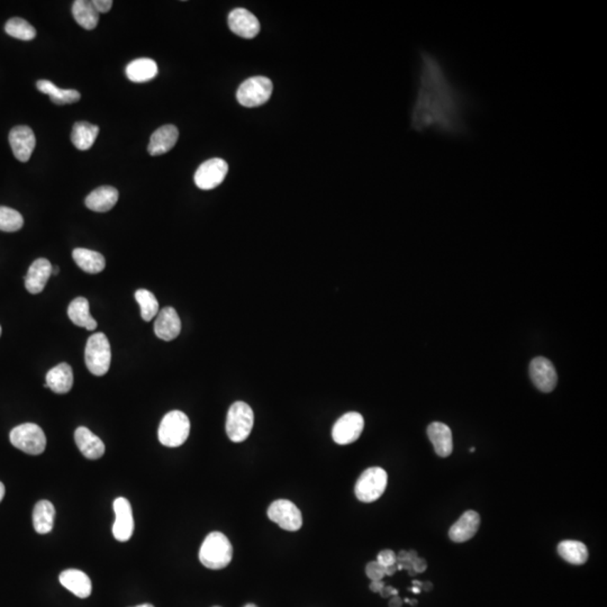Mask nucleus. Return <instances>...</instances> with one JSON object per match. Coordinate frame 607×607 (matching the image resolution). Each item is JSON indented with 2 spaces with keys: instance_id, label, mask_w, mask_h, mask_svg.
I'll list each match as a JSON object with an SVG mask.
<instances>
[{
  "instance_id": "nucleus-19",
  "label": "nucleus",
  "mask_w": 607,
  "mask_h": 607,
  "mask_svg": "<svg viewBox=\"0 0 607 607\" xmlns=\"http://www.w3.org/2000/svg\"><path fill=\"white\" fill-rule=\"evenodd\" d=\"M75 444L87 459L97 460L105 453V444L92 431L80 426L75 432Z\"/></svg>"
},
{
  "instance_id": "nucleus-20",
  "label": "nucleus",
  "mask_w": 607,
  "mask_h": 607,
  "mask_svg": "<svg viewBox=\"0 0 607 607\" xmlns=\"http://www.w3.org/2000/svg\"><path fill=\"white\" fill-rule=\"evenodd\" d=\"M61 585L79 598H87L92 594V581L84 571L68 569L61 572L59 577Z\"/></svg>"
},
{
  "instance_id": "nucleus-45",
  "label": "nucleus",
  "mask_w": 607,
  "mask_h": 607,
  "mask_svg": "<svg viewBox=\"0 0 607 607\" xmlns=\"http://www.w3.org/2000/svg\"><path fill=\"white\" fill-rule=\"evenodd\" d=\"M5 486H4L3 483L0 481V502L4 500V498H5Z\"/></svg>"
},
{
  "instance_id": "nucleus-35",
  "label": "nucleus",
  "mask_w": 607,
  "mask_h": 607,
  "mask_svg": "<svg viewBox=\"0 0 607 607\" xmlns=\"http://www.w3.org/2000/svg\"><path fill=\"white\" fill-rule=\"evenodd\" d=\"M24 225V218L21 213L9 208L0 206V231L17 232Z\"/></svg>"
},
{
  "instance_id": "nucleus-47",
  "label": "nucleus",
  "mask_w": 607,
  "mask_h": 607,
  "mask_svg": "<svg viewBox=\"0 0 607 607\" xmlns=\"http://www.w3.org/2000/svg\"><path fill=\"white\" fill-rule=\"evenodd\" d=\"M411 591H413V593H415V594H419V593H421V589H419V587H415V586H413V587H412Z\"/></svg>"
},
{
  "instance_id": "nucleus-4",
  "label": "nucleus",
  "mask_w": 607,
  "mask_h": 607,
  "mask_svg": "<svg viewBox=\"0 0 607 607\" xmlns=\"http://www.w3.org/2000/svg\"><path fill=\"white\" fill-rule=\"evenodd\" d=\"M112 350L104 333H95L87 341L85 361L87 368L95 376H104L109 370Z\"/></svg>"
},
{
  "instance_id": "nucleus-30",
  "label": "nucleus",
  "mask_w": 607,
  "mask_h": 607,
  "mask_svg": "<svg viewBox=\"0 0 607 607\" xmlns=\"http://www.w3.org/2000/svg\"><path fill=\"white\" fill-rule=\"evenodd\" d=\"M38 90L43 94L48 95L52 102L57 105H67V104H73L80 100V92L73 89H60L55 85L52 84L49 80L38 81Z\"/></svg>"
},
{
  "instance_id": "nucleus-14",
  "label": "nucleus",
  "mask_w": 607,
  "mask_h": 607,
  "mask_svg": "<svg viewBox=\"0 0 607 607\" xmlns=\"http://www.w3.org/2000/svg\"><path fill=\"white\" fill-rule=\"evenodd\" d=\"M9 143L15 158L18 161L27 162L36 149V135L28 127H14L9 133Z\"/></svg>"
},
{
  "instance_id": "nucleus-13",
  "label": "nucleus",
  "mask_w": 607,
  "mask_h": 607,
  "mask_svg": "<svg viewBox=\"0 0 607 607\" xmlns=\"http://www.w3.org/2000/svg\"><path fill=\"white\" fill-rule=\"evenodd\" d=\"M530 377L537 390L542 392H551L556 388L558 375L550 360L543 357H537L530 363Z\"/></svg>"
},
{
  "instance_id": "nucleus-11",
  "label": "nucleus",
  "mask_w": 607,
  "mask_h": 607,
  "mask_svg": "<svg viewBox=\"0 0 607 607\" xmlns=\"http://www.w3.org/2000/svg\"><path fill=\"white\" fill-rule=\"evenodd\" d=\"M365 427V419L361 414L350 412L344 414L334 424L332 436L335 444L345 446L353 444L360 438Z\"/></svg>"
},
{
  "instance_id": "nucleus-2",
  "label": "nucleus",
  "mask_w": 607,
  "mask_h": 607,
  "mask_svg": "<svg viewBox=\"0 0 607 607\" xmlns=\"http://www.w3.org/2000/svg\"><path fill=\"white\" fill-rule=\"evenodd\" d=\"M233 558V548L225 535L212 532L207 535L199 550V560L208 569L227 567Z\"/></svg>"
},
{
  "instance_id": "nucleus-33",
  "label": "nucleus",
  "mask_w": 607,
  "mask_h": 607,
  "mask_svg": "<svg viewBox=\"0 0 607 607\" xmlns=\"http://www.w3.org/2000/svg\"><path fill=\"white\" fill-rule=\"evenodd\" d=\"M135 299L141 307V316L146 322H150L159 314V303L156 296L146 289L135 291Z\"/></svg>"
},
{
  "instance_id": "nucleus-39",
  "label": "nucleus",
  "mask_w": 607,
  "mask_h": 607,
  "mask_svg": "<svg viewBox=\"0 0 607 607\" xmlns=\"http://www.w3.org/2000/svg\"><path fill=\"white\" fill-rule=\"evenodd\" d=\"M396 557H397L398 564H402V562H413L419 556L417 551L412 550L401 551Z\"/></svg>"
},
{
  "instance_id": "nucleus-5",
  "label": "nucleus",
  "mask_w": 607,
  "mask_h": 607,
  "mask_svg": "<svg viewBox=\"0 0 607 607\" xmlns=\"http://www.w3.org/2000/svg\"><path fill=\"white\" fill-rule=\"evenodd\" d=\"M254 423L252 409L245 402H237L230 407L226 417V433L233 442H243L251 434Z\"/></svg>"
},
{
  "instance_id": "nucleus-18",
  "label": "nucleus",
  "mask_w": 607,
  "mask_h": 607,
  "mask_svg": "<svg viewBox=\"0 0 607 607\" xmlns=\"http://www.w3.org/2000/svg\"><path fill=\"white\" fill-rule=\"evenodd\" d=\"M480 525V516L475 510H467L452 525L449 537L453 542L462 543L475 537Z\"/></svg>"
},
{
  "instance_id": "nucleus-46",
  "label": "nucleus",
  "mask_w": 607,
  "mask_h": 607,
  "mask_svg": "<svg viewBox=\"0 0 607 607\" xmlns=\"http://www.w3.org/2000/svg\"><path fill=\"white\" fill-rule=\"evenodd\" d=\"M413 585H414V586H415V587H419V589H422V587H423V583H421V581H413Z\"/></svg>"
},
{
  "instance_id": "nucleus-6",
  "label": "nucleus",
  "mask_w": 607,
  "mask_h": 607,
  "mask_svg": "<svg viewBox=\"0 0 607 607\" xmlns=\"http://www.w3.org/2000/svg\"><path fill=\"white\" fill-rule=\"evenodd\" d=\"M9 438L11 444L25 453L38 456L45 450V434L43 430L34 423H25L14 427Z\"/></svg>"
},
{
  "instance_id": "nucleus-12",
  "label": "nucleus",
  "mask_w": 607,
  "mask_h": 607,
  "mask_svg": "<svg viewBox=\"0 0 607 607\" xmlns=\"http://www.w3.org/2000/svg\"><path fill=\"white\" fill-rule=\"evenodd\" d=\"M115 522L113 525V535L119 542H127L134 531L132 506L127 498H119L114 500Z\"/></svg>"
},
{
  "instance_id": "nucleus-10",
  "label": "nucleus",
  "mask_w": 607,
  "mask_h": 607,
  "mask_svg": "<svg viewBox=\"0 0 607 607\" xmlns=\"http://www.w3.org/2000/svg\"><path fill=\"white\" fill-rule=\"evenodd\" d=\"M227 172L229 166L223 159H210L199 166L195 173V183L199 189L210 190L223 183Z\"/></svg>"
},
{
  "instance_id": "nucleus-22",
  "label": "nucleus",
  "mask_w": 607,
  "mask_h": 607,
  "mask_svg": "<svg viewBox=\"0 0 607 607\" xmlns=\"http://www.w3.org/2000/svg\"><path fill=\"white\" fill-rule=\"evenodd\" d=\"M427 436L439 457H449L453 450V441H452L451 430L448 425L441 422H433L427 427Z\"/></svg>"
},
{
  "instance_id": "nucleus-42",
  "label": "nucleus",
  "mask_w": 607,
  "mask_h": 607,
  "mask_svg": "<svg viewBox=\"0 0 607 607\" xmlns=\"http://www.w3.org/2000/svg\"><path fill=\"white\" fill-rule=\"evenodd\" d=\"M385 586L386 585H385L382 581H372V583L370 584V589L374 591V593H380Z\"/></svg>"
},
{
  "instance_id": "nucleus-8",
  "label": "nucleus",
  "mask_w": 607,
  "mask_h": 607,
  "mask_svg": "<svg viewBox=\"0 0 607 607\" xmlns=\"http://www.w3.org/2000/svg\"><path fill=\"white\" fill-rule=\"evenodd\" d=\"M272 82L267 77H252L247 79L237 89V102L245 107H258L270 100Z\"/></svg>"
},
{
  "instance_id": "nucleus-48",
  "label": "nucleus",
  "mask_w": 607,
  "mask_h": 607,
  "mask_svg": "<svg viewBox=\"0 0 607 607\" xmlns=\"http://www.w3.org/2000/svg\"><path fill=\"white\" fill-rule=\"evenodd\" d=\"M59 272V269L57 267H52V274H57Z\"/></svg>"
},
{
  "instance_id": "nucleus-32",
  "label": "nucleus",
  "mask_w": 607,
  "mask_h": 607,
  "mask_svg": "<svg viewBox=\"0 0 607 607\" xmlns=\"http://www.w3.org/2000/svg\"><path fill=\"white\" fill-rule=\"evenodd\" d=\"M558 554L564 560L576 566H581L589 560V550L579 541H562L558 546Z\"/></svg>"
},
{
  "instance_id": "nucleus-36",
  "label": "nucleus",
  "mask_w": 607,
  "mask_h": 607,
  "mask_svg": "<svg viewBox=\"0 0 607 607\" xmlns=\"http://www.w3.org/2000/svg\"><path fill=\"white\" fill-rule=\"evenodd\" d=\"M365 574H367L368 578H370L372 581H382V578L386 576L384 566H382V564H378L377 562H371L367 564Z\"/></svg>"
},
{
  "instance_id": "nucleus-28",
  "label": "nucleus",
  "mask_w": 607,
  "mask_h": 607,
  "mask_svg": "<svg viewBox=\"0 0 607 607\" xmlns=\"http://www.w3.org/2000/svg\"><path fill=\"white\" fill-rule=\"evenodd\" d=\"M100 134V127L88 122H77L73 125L71 141L78 150L86 151L94 146L95 141Z\"/></svg>"
},
{
  "instance_id": "nucleus-49",
  "label": "nucleus",
  "mask_w": 607,
  "mask_h": 607,
  "mask_svg": "<svg viewBox=\"0 0 607 607\" xmlns=\"http://www.w3.org/2000/svg\"><path fill=\"white\" fill-rule=\"evenodd\" d=\"M134 607H154V605H151V604H142V605H137V606H134Z\"/></svg>"
},
{
  "instance_id": "nucleus-9",
  "label": "nucleus",
  "mask_w": 607,
  "mask_h": 607,
  "mask_svg": "<svg viewBox=\"0 0 607 607\" xmlns=\"http://www.w3.org/2000/svg\"><path fill=\"white\" fill-rule=\"evenodd\" d=\"M269 519L277 523L282 530L295 532L303 525L301 510L291 500H278L268 508Z\"/></svg>"
},
{
  "instance_id": "nucleus-52",
  "label": "nucleus",
  "mask_w": 607,
  "mask_h": 607,
  "mask_svg": "<svg viewBox=\"0 0 607 607\" xmlns=\"http://www.w3.org/2000/svg\"><path fill=\"white\" fill-rule=\"evenodd\" d=\"M215 607H220V606H215Z\"/></svg>"
},
{
  "instance_id": "nucleus-31",
  "label": "nucleus",
  "mask_w": 607,
  "mask_h": 607,
  "mask_svg": "<svg viewBox=\"0 0 607 607\" xmlns=\"http://www.w3.org/2000/svg\"><path fill=\"white\" fill-rule=\"evenodd\" d=\"M72 14L75 22L85 30H94L100 21V13L95 9L92 1L77 0L72 5Z\"/></svg>"
},
{
  "instance_id": "nucleus-41",
  "label": "nucleus",
  "mask_w": 607,
  "mask_h": 607,
  "mask_svg": "<svg viewBox=\"0 0 607 607\" xmlns=\"http://www.w3.org/2000/svg\"><path fill=\"white\" fill-rule=\"evenodd\" d=\"M380 594H382V597L385 598H387L390 596H397L398 591L397 589H392L390 586H385L384 589L380 591Z\"/></svg>"
},
{
  "instance_id": "nucleus-1",
  "label": "nucleus",
  "mask_w": 607,
  "mask_h": 607,
  "mask_svg": "<svg viewBox=\"0 0 607 607\" xmlns=\"http://www.w3.org/2000/svg\"><path fill=\"white\" fill-rule=\"evenodd\" d=\"M471 104L444 62L432 52L419 51L417 97L411 113L413 129L433 131L451 139L466 137L471 131L468 125Z\"/></svg>"
},
{
  "instance_id": "nucleus-38",
  "label": "nucleus",
  "mask_w": 607,
  "mask_h": 607,
  "mask_svg": "<svg viewBox=\"0 0 607 607\" xmlns=\"http://www.w3.org/2000/svg\"><path fill=\"white\" fill-rule=\"evenodd\" d=\"M92 4H94L96 11L100 14L108 13L110 9H112V6H113L112 0H94Z\"/></svg>"
},
{
  "instance_id": "nucleus-29",
  "label": "nucleus",
  "mask_w": 607,
  "mask_h": 607,
  "mask_svg": "<svg viewBox=\"0 0 607 607\" xmlns=\"http://www.w3.org/2000/svg\"><path fill=\"white\" fill-rule=\"evenodd\" d=\"M55 508L49 500H40L33 510V524L40 535L50 533L53 529Z\"/></svg>"
},
{
  "instance_id": "nucleus-7",
  "label": "nucleus",
  "mask_w": 607,
  "mask_h": 607,
  "mask_svg": "<svg viewBox=\"0 0 607 607\" xmlns=\"http://www.w3.org/2000/svg\"><path fill=\"white\" fill-rule=\"evenodd\" d=\"M387 473L382 468H369L358 479L355 488V496L363 503L375 502L382 498L387 487Z\"/></svg>"
},
{
  "instance_id": "nucleus-43",
  "label": "nucleus",
  "mask_w": 607,
  "mask_h": 607,
  "mask_svg": "<svg viewBox=\"0 0 607 607\" xmlns=\"http://www.w3.org/2000/svg\"><path fill=\"white\" fill-rule=\"evenodd\" d=\"M403 601L398 596H394L390 599V607H402Z\"/></svg>"
},
{
  "instance_id": "nucleus-44",
  "label": "nucleus",
  "mask_w": 607,
  "mask_h": 607,
  "mask_svg": "<svg viewBox=\"0 0 607 607\" xmlns=\"http://www.w3.org/2000/svg\"><path fill=\"white\" fill-rule=\"evenodd\" d=\"M397 564H394V566H390V567L385 568V571H386V576H392L397 571Z\"/></svg>"
},
{
  "instance_id": "nucleus-23",
  "label": "nucleus",
  "mask_w": 607,
  "mask_h": 607,
  "mask_svg": "<svg viewBox=\"0 0 607 607\" xmlns=\"http://www.w3.org/2000/svg\"><path fill=\"white\" fill-rule=\"evenodd\" d=\"M73 386V371L68 363H60L46 375L44 387L50 388L55 394H67Z\"/></svg>"
},
{
  "instance_id": "nucleus-15",
  "label": "nucleus",
  "mask_w": 607,
  "mask_h": 607,
  "mask_svg": "<svg viewBox=\"0 0 607 607\" xmlns=\"http://www.w3.org/2000/svg\"><path fill=\"white\" fill-rule=\"evenodd\" d=\"M230 30L241 36L251 40L260 32V23L251 11L245 9H235L229 15Z\"/></svg>"
},
{
  "instance_id": "nucleus-16",
  "label": "nucleus",
  "mask_w": 607,
  "mask_h": 607,
  "mask_svg": "<svg viewBox=\"0 0 607 607\" xmlns=\"http://www.w3.org/2000/svg\"><path fill=\"white\" fill-rule=\"evenodd\" d=\"M181 331V317L172 307H164L156 315L154 322V333L163 341L175 340Z\"/></svg>"
},
{
  "instance_id": "nucleus-40",
  "label": "nucleus",
  "mask_w": 607,
  "mask_h": 607,
  "mask_svg": "<svg viewBox=\"0 0 607 607\" xmlns=\"http://www.w3.org/2000/svg\"><path fill=\"white\" fill-rule=\"evenodd\" d=\"M412 567H413L414 571L417 572V574H419V572H423L426 570L427 564L424 559L417 557V558L412 562Z\"/></svg>"
},
{
  "instance_id": "nucleus-27",
  "label": "nucleus",
  "mask_w": 607,
  "mask_h": 607,
  "mask_svg": "<svg viewBox=\"0 0 607 607\" xmlns=\"http://www.w3.org/2000/svg\"><path fill=\"white\" fill-rule=\"evenodd\" d=\"M68 316L75 326L85 328L88 331L97 328V322L90 314L89 303L84 297L73 299L68 307Z\"/></svg>"
},
{
  "instance_id": "nucleus-34",
  "label": "nucleus",
  "mask_w": 607,
  "mask_h": 607,
  "mask_svg": "<svg viewBox=\"0 0 607 607\" xmlns=\"http://www.w3.org/2000/svg\"><path fill=\"white\" fill-rule=\"evenodd\" d=\"M5 31L11 38L22 41H32L36 38V30L25 19L15 17L6 23Z\"/></svg>"
},
{
  "instance_id": "nucleus-51",
  "label": "nucleus",
  "mask_w": 607,
  "mask_h": 607,
  "mask_svg": "<svg viewBox=\"0 0 607 607\" xmlns=\"http://www.w3.org/2000/svg\"><path fill=\"white\" fill-rule=\"evenodd\" d=\"M0 335H1V326H0Z\"/></svg>"
},
{
  "instance_id": "nucleus-50",
  "label": "nucleus",
  "mask_w": 607,
  "mask_h": 607,
  "mask_svg": "<svg viewBox=\"0 0 607 607\" xmlns=\"http://www.w3.org/2000/svg\"><path fill=\"white\" fill-rule=\"evenodd\" d=\"M245 607H258V606H257V605H254V604H247V605H245Z\"/></svg>"
},
{
  "instance_id": "nucleus-21",
  "label": "nucleus",
  "mask_w": 607,
  "mask_h": 607,
  "mask_svg": "<svg viewBox=\"0 0 607 607\" xmlns=\"http://www.w3.org/2000/svg\"><path fill=\"white\" fill-rule=\"evenodd\" d=\"M179 131L175 125H164L156 129L151 136L148 146L149 154L152 156H162L171 150L177 143Z\"/></svg>"
},
{
  "instance_id": "nucleus-26",
  "label": "nucleus",
  "mask_w": 607,
  "mask_h": 607,
  "mask_svg": "<svg viewBox=\"0 0 607 607\" xmlns=\"http://www.w3.org/2000/svg\"><path fill=\"white\" fill-rule=\"evenodd\" d=\"M125 72L129 80L136 84H142L156 78L159 73L158 65L152 59L141 58L131 62Z\"/></svg>"
},
{
  "instance_id": "nucleus-25",
  "label": "nucleus",
  "mask_w": 607,
  "mask_h": 607,
  "mask_svg": "<svg viewBox=\"0 0 607 607\" xmlns=\"http://www.w3.org/2000/svg\"><path fill=\"white\" fill-rule=\"evenodd\" d=\"M72 258L81 270L87 274H96L102 272L106 267L105 258L97 251L77 247L72 252Z\"/></svg>"
},
{
  "instance_id": "nucleus-24",
  "label": "nucleus",
  "mask_w": 607,
  "mask_h": 607,
  "mask_svg": "<svg viewBox=\"0 0 607 607\" xmlns=\"http://www.w3.org/2000/svg\"><path fill=\"white\" fill-rule=\"evenodd\" d=\"M117 200H119V190L112 186H102L88 195L86 198V206L94 212L105 213L112 210Z\"/></svg>"
},
{
  "instance_id": "nucleus-3",
  "label": "nucleus",
  "mask_w": 607,
  "mask_h": 607,
  "mask_svg": "<svg viewBox=\"0 0 607 607\" xmlns=\"http://www.w3.org/2000/svg\"><path fill=\"white\" fill-rule=\"evenodd\" d=\"M190 422L185 413L172 411L164 415L159 426V440L163 446L177 448L183 446L189 436Z\"/></svg>"
},
{
  "instance_id": "nucleus-17",
  "label": "nucleus",
  "mask_w": 607,
  "mask_h": 607,
  "mask_svg": "<svg viewBox=\"0 0 607 607\" xmlns=\"http://www.w3.org/2000/svg\"><path fill=\"white\" fill-rule=\"evenodd\" d=\"M52 274V264L44 258L38 259L31 264L26 277L25 287L28 293L36 295L43 291L46 282Z\"/></svg>"
},
{
  "instance_id": "nucleus-37",
  "label": "nucleus",
  "mask_w": 607,
  "mask_h": 607,
  "mask_svg": "<svg viewBox=\"0 0 607 607\" xmlns=\"http://www.w3.org/2000/svg\"><path fill=\"white\" fill-rule=\"evenodd\" d=\"M376 562L385 568L390 567L397 564V557L392 550H382V552H379Z\"/></svg>"
}]
</instances>
